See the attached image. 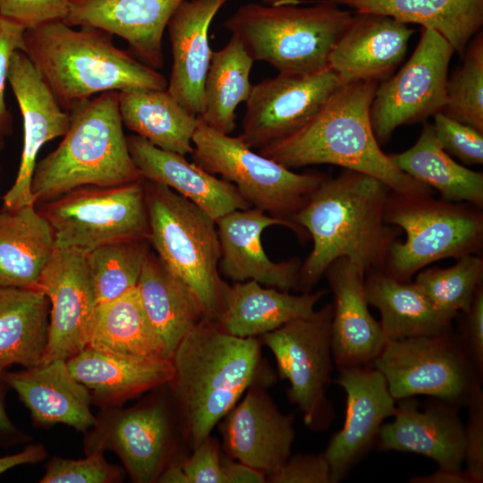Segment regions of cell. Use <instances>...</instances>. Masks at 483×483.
Wrapping results in <instances>:
<instances>
[{"label": "cell", "mask_w": 483, "mask_h": 483, "mask_svg": "<svg viewBox=\"0 0 483 483\" xmlns=\"http://www.w3.org/2000/svg\"><path fill=\"white\" fill-rule=\"evenodd\" d=\"M4 370L0 368V382L2 381L1 377ZM16 428L6 413L0 392V435L11 436L16 433Z\"/></svg>", "instance_id": "11a10c76"}, {"label": "cell", "mask_w": 483, "mask_h": 483, "mask_svg": "<svg viewBox=\"0 0 483 483\" xmlns=\"http://www.w3.org/2000/svg\"><path fill=\"white\" fill-rule=\"evenodd\" d=\"M458 410L439 401L421 411L413 397L400 399L394 421L380 427L378 449L419 453L434 460L438 468L462 470L464 424Z\"/></svg>", "instance_id": "cb8c5ba5"}, {"label": "cell", "mask_w": 483, "mask_h": 483, "mask_svg": "<svg viewBox=\"0 0 483 483\" xmlns=\"http://www.w3.org/2000/svg\"><path fill=\"white\" fill-rule=\"evenodd\" d=\"M87 346L119 355L165 359L163 343L145 314L136 288L97 305Z\"/></svg>", "instance_id": "8d00e7d4"}, {"label": "cell", "mask_w": 483, "mask_h": 483, "mask_svg": "<svg viewBox=\"0 0 483 483\" xmlns=\"http://www.w3.org/2000/svg\"><path fill=\"white\" fill-rule=\"evenodd\" d=\"M4 148V136L0 135V151ZM0 177H1V165H0Z\"/></svg>", "instance_id": "6f0895ef"}, {"label": "cell", "mask_w": 483, "mask_h": 483, "mask_svg": "<svg viewBox=\"0 0 483 483\" xmlns=\"http://www.w3.org/2000/svg\"><path fill=\"white\" fill-rule=\"evenodd\" d=\"M24 32L21 26L0 17V135L4 137L13 132V116L4 101L9 63L14 51L24 52Z\"/></svg>", "instance_id": "c3c4849f"}, {"label": "cell", "mask_w": 483, "mask_h": 483, "mask_svg": "<svg viewBox=\"0 0 483 483\" xmlns=\"http://www.w3.org/2000/svg\"><path fill=\"white\" fill-rule=\"evenodd\" d=\"M149 250L148 240H124L99 246L86 254L97 304L136 288Z\"/></svg>", "instance_id": "f35d334b"}, {"label": "cell", "mask_w": 483, "mask_h": 483, "mask_svg": "<svg viewBox=\"0 0 483 483\" xmlns=\"http://www.w3.org/2000/svg\"><path fill=\"white\" fill-rule=\"evenodd\" d=\"M186 0H71L64 21L93 27L127 41L133 55L157 70L164 64L163 35L179 5Z\"/></svg>", "instance_id": "44dd1931"}, {"label": "cell", "mask_w": 483, "mask_h": 483, "mask_svg": "<svg viewBox=\"0 0 483 483\" xmlns=\"http://www.w3.org/2000/svg\"><path fill=\"white\" fill-rule=\"evenodd\" d=\"M50 302L38 289L0 286V368L39 364L48 336Z\"/></svg>", "instance_id": "e575fe53"}, {"label": "cell", "mask_w": 483, "mask_h": 483, "mask_svg": "<svg viewBox=\"0 0 483 483\" xmlns=\"http://www.w3.org/2000/svg\"><path fill=\"white\" fill-rule=\"evenodd\" d=\"M469 416L464 424L465 471L473 483L483 481V392L479 389L467 405Z\"/></svg>", "instance_id": "bcb514c9"}, {"label": "cell", "mask_w": 483, "mask_h": 483, "mask_svg": "<svg viewBox=\"0 0 483 483\" xmlns=\"http://www.w3.org/2000/svg\"><path fill=\"white\" fill-rule=\"evenodd\" d=\"M221 469L225 483H266V475L225 453L221 454Z\"/></svg>", "instance_id": "f907efd6"}, {"label": "cell", "mask_w": 483, "mask_h": 483, "mask_svg": "<svg viewBox=\"0 0 483 483\" xmlns=\"http://www.w3.org/2000/svg\"><path fill=\"white\" fill-rule=\"evenodd\" d=\"M266 479L267 483H332L330 466L324 453L290 455Z\"/></svg>", "instance_id": "f6af8a7d"}, {"label": "cell", "mask_w": 483, "mask_h": 483, "mask_svg": "<svg viewBox=\"0 0 483 483\" xmlns=\"http://www.w3.org/2000/svg\"><path fill=\"white\" fill-rule=\"evenodd\" d=\"M414 32L390 16L356 13L329 57V68L342 85L384 80L404 60Z\"/></svg>", "instance_id": "7402d4cb"}, {"label": "cell", "mask_w": 483, "mask_h": 483, "mask_svg": "<svg viewBox=\"0 0 483 483\" xmlns=\"http://www.w3.org/2000/svg\"><path fill=\"white\" fill-rule=\"evenodd\" d=\"M333 303L307 318L292 320L258 336L275 356L280 378L290 383L287 397L303 414L304 424L323 430L334 418L326 390L333 369Z\"/></svg>", "instance_id": "7c38bea8"}, {"label": "cell", "mask_w": 483, "mask_h": 483, "mask_svg": "<svg viewBox=\"0 0 483 483\" xmlns=\"http://www.w3.org/2000/svg\"><path fill=\"white\" fill-rule=\"evenodd\" d=\"M161 483H189L182 467V462H176L166 466L158 477Z\"/></svg>", "instance_id": "db71d44e"}, {"label": "cell", "mask_w": 483, "mask_h": 483, "mask_svg": "<svg viewBox=\"0 0 483 483\" xmlns=\"http://www.w3.org/2000/svg\"><path fill=\"white\" fill-rule=\"evenodd\" d=\"M370 366L395 400L422 394L460 408L481 389L482 377L451 330L387 341Z\"/></svg>", "instance_id": "8fae6325"}, {"label": "cell", "mask_w": 483, "mask_h": 483, "mask_svg": "<svg viewBox=\"0 0 483 483\" xmlns=\"http://www.w3.org/2000/svg\"><path fill=\"white\" fill-rule=\"evenodd\" d=\"M335 383L346 393L343 427L324 452L332 483L342 480L377 441L383 421L394 416L395 399L383 374L372 366L342 368Z\"/></svg>", "instance_id": "d6986e66"}, {"label": "cell", "mask_w": 483, "mask_h": 483, "mask_svg": "<svg viewBox=\"0 0 483 483\" xmlns=\"http://www.w3.org/2000/svg\"><path fill=\"white\" fill-rule=\"evenodd\" d=\"M144 189L150 246L194 293L204 318L216 321L228 287L218 270L221 249L216 221L164 184L144 179Z\"/></svg>", "instance_id": "52a82bcc"}, {"label": "cell", "mask_w": 483, "mask_h": 483, "mask_svg": "<svg viewBox=\"0 0 483 483\" xmlns=\"http://www.w3.org/2000/svg\"><path fill=\"white\" fill-rule=\"evenodd\" d=\"M221 454L220 444L211 435L194 448L191 455L182 462L189 483H225Z\"/></svg>", "instance_id": "7dc6e473"}, {"label": "cell", "mask_w": 483, "mask_h": 483, "mask_svg": "<svg viewBox=\"0 0 483 483\" xmlns=\"http://www.w3.org/2000/svg\"><path fill=\"white\" fill-rule=\"evenodd\" d=\"M483 259L476 254L463 256L447 268L421 270L414 284L436 309L451 321L459 311L468 312L478 288L482 285Z\"/></svg>", "instance_id": "ab89813d"}, {"label": "cell", "mask_w": 483, "mask_h": 483, "mask_svg": "<svg viewBox=\"0 0 483 483\" xmlns=\"http://www.w3.org/2000/svg\"><path fill=\"white\" fill-rule=\"evenodd\" d=\"M216 225L221 249L219 263L225 276L236 282L255 280L284 292L296 289L301 263L296 258L272 261L264 250L261 234L271 225L288 227L301 238L305 230L255 208L232 211L216 220Z\"/></svg>", "instance_id": "ffe728a7"}, {"label": "cell", "mask_w": 483, "mask_h": 483, "mask_svg": "<svg viewBox=\"0 0 483 483\" xmlns=\"http://www.w3.org/2000/svg\"><path fill=\"white\" fill-rule=\"evenodd\" d=\"M62 141L37 162L31 192L36 205L82 186H114L141 178L123 130L118 91L75 105Z\"/></svg>", "instance_id": "5b68a950"}, {"label": "cell", "mask_w": 483, "mask_h": 483, "mask_svg": "<svg viewBox=\"0 0 483 483\" xmlns=\"http://www.w3.org/2000/svg\"><path fill=\"white\" fill-rule=\"evenodd\" d=\"M7 80L23 121V148L18 173L13 186L3 196V208L14 209L36 204L31 180L38 154L47 142L65 134L70 114L61 107L24 52L13 53Z\"/></svg>", "instance_id": "e0dca14e"}, {"label": "cell", "mask_w": 483, "mask_h": 483, "mask_svg": "<svg viewBox=\"0 0 483 483\" xmlns=\"http://www.w3.org/2000/svg\"><path fill=\"white\" fill-rule=\"evenodd\" d=\"M54 231L36 204L0 210V286L36 289L55 250Z\"/></svg>", "instance_id": "4dcf8cb0"}, {"label": "cell", "mask_w": 483, "mask_h": 483, "mask_svg": "<svg viewBox=\"0 0 483 483\" xmlns=\"http://www.w3.org/2000/svg\"><path fill=\"white\" fill-rule=\"evenodd\" d=\"M167 383L184 444L190 450L213 428L251 386H271L276 379L261 356L258 337L227 334L203 318L179 343Z\"/></svg>", "instance_id": "6da1fadb"}, {"label": "cell", "mask_w": 483, "mask_h": 483, "mask_svg": "<svg viewBox=\"0 0 483 483\" xmlns=\"http://www.w3.org/2000/svg\"><path fill=\"white\" fill-rule=\"evenodd\" d=\"M326 292L322 289L292 295L275 287H262L255 280L238 282L228 285L216 322L232 335L258 337L292 320L311 316Z\"/></svg>", "instance_id": "f1b7e54d"}, {"label": "cell", "mask_w": 483, "mask_h": 483, "mask_svg": "<svg viewBox=\"0 0 483 483\" xmlns=\"http://www.w3.org/2000/svg\"><path fill=\"white\" fill-rule=\"evenodd\" d=\"M219 421L224 453L266 477L291 455L294 416L283 413L263 386H251Z\"/></svg>", "instance_id": "ac0fdd59"}, {"label": "cell", "mask_w": 483, "mask_h": 483, "mask_svg": "<svg viewBox=\"0 0 483 483\" xmlns=\"http://www.w3.org/2000/svg\"><path fill=\"white\" fill-rule=\"evenodd\" d=\"M434 131L442 148L468 165L483 164V132L448 117L434 115Z\"/></svg>", "instance_id": "7bdbcfd3"}, {"label": "cell", "mask_w": 483, "mask_h": 483, "mask_svg": "<svg viewBox=\"0 0 483 483\" xmlns=\"http://www.w3.org/2000/svg\"><path fill=\"white\" fill-rule=\"evenodd\" d=\"M70 4L71 0H0V17L29 30L64 21Z\"/></svg>", "instance_id": "ee69618b"}, {"label": "cell", "mask_w": 483, "mask_h": 483, "mask_svg": "<svg viewBox=\"0 0 483 483\" xmlns=\"http://www.w3.org/2000/svg\"><path fill=\"white\" fill-rule=\"evenodd\" d=\"M24 53L61 107L107 91L166 89L165 77L118 48L113 35L93 27L74 30L53 21L25 30Z\"/></svg>", "instance_id": "277c9868"}, {"label": "cell", "mask_w": 483, "mask_h": 483, "mask_svg": "<svg viewBox=\"0 0 483 483\" xmlns=\"http://www.w3.org/2000/svg\"><path fill=\"white\" fill-rule=\"evenodd\" d=\"M253 62L233 35L222 49L212 52L204 83V110L199 116L205 124L227 135L234 131L236 107L251 91Z\"/></svg>", "instance_id": "74e56055"}, {"label": "cell", "mask_w": 483, "mask_h": 483, "mask_svg": "<svg viewBox=\"0 0 483 483\" xmlns=\"http://www.w3.org/2000/svg\"><path fill=\"white\" fill-rule=\"evenodd\" d=\"M192 144L193 163L233 183L250 207L284 221L293 223L292 216L326 178L322 174L294 173L200 119Z\"/></svg>", "instance_id": "9c48e42d"}, {"label": "cell", "mask_w": 483, "mask_h": 483, "mask_svg": "<svg viewBox=\"0 0 483 483\" xmlns=\"http://www.w3.org/2000/svg\"><path fill=\"white\" fill-rule=\"evenodd\" d=\"M123 124L165 151L182 156L193 151L192 136L199 117L189 113L166 89L118 91Z\"/></svg>", "instance_id": "d6a6232c"}, {"label": "cell", "mask_w": 483, "mask_h": 483, "mask_svg": "<svg viewBox=\"0 0 483 483\" xmlns=\"http://www.w3.org/2000/svg\"><path fill=\"white\" fill-rule=\"evenodd\" d=\"M334 293L332 355L338 369L370 366L387 340L369 313L364 293L365 272L342 257L325 274Z\"/></svg>", "instance_id": "603a6c76"}, {"label": "cell", "mask_w": 483, "mask_h": 483, "mask_svg": "<svg viewBox=\"0 0 483 483\" xmlns=\"http://www.w3.org/2000/svg\"><path fill=\"white\" fill-rule=\"evenodd\" d=\"M377 85H342L306 125L258 153L289 169L335 165L373 176L392 191L430 196L432 189L399 170L375 138L369 112Z\"/></svg>", "instance_id": "3957f363"}, {"label": "cell", "mask_w": 483, "mask_h": 483, "mask_svg": "<svg viewBox=\"0 0 483 483\" xmlns=\"http://www.w3.org/2000/svg\"><path fill=\"white\" fill-rule=\"evenodd\" d=\"M439 33L461 56L483 25V0H327Z\"/></svg>", "instance_id": "1f68e13d"}, {"label": "cell", "mask_w": 483, "mask_h": 483, "mask_svg": "<svg viewBox=\"0 0 483 483\" xmlns=\"http://www.w3.org/2000/svg\"><path fill=\"white\" fill-rule=\"evenodd\" d=\"M47 456L41 445H30L20 453L0 457V475L16 466L36 463Z\"/></svg>", "instance_id": "816d5d0a"}, {"label": "cell", "mask_w": 483, "mask_h": 483, "mask_svg": "<svg viewBox=\"0 0 483 483\" xmlns=\"http://www.w3.org/2000/svg\"><path fill=\"white\" fill-rule=\"evenodd\" d=\"M103 451L90 452L84 459L55 457L47 464L41 483H111L123 479V470L106 462Z\"/></svg>", "instance_id": "b9f144b4"}, {"label": "cell", "mask_w": 483, "mask_h": 483, "mask_svg": "<svg viewBox=\"0 0 483 483\" xmlns=\"http://www.w3.org/2000/svg\"><path fill=\"white\" fill-rule=\"evenodd\" d=\"M136 290L145 314L171 360L182 338L203 318L202 307L191 289L148 251Z\"/></svg>", "instance_id": "f546056e"}, {"label": "cell", "mask_w": 483, "mask_h": 483, "mask_svg": "<svg viewBox=\"0 0 483 483\" xmlns=\"http://www.w3.org/2000/svg\"><path fill=\"white\" fill-rule=\"evenodd\" d=\"M351 12L327 0L309 7L250 3L223 24L244 46L253 61L279 73H313L329 68V57L352 21Z\"/></svg>", "instance_id": "8992f818"}, {"label": "cell", "mask_w": 483, "mask_h": 483, "mask_svg": "<svg viewBox=\"0 0 483 483\" xmlns=\"http://www.w3.org/2000/svg\"><path fill=\"white\" fill-rule=\"evenodd\" d=\"M402 172L431 189L445 201L483 206V174L455 162L438 143L432 124H425L409 149L388 155Z\"/></svg>", "instance_id": "d590c367"}, {"label": "cell", "mask_w": 483, "mask_h": 483, "mask_svg": "<svg viewBox=\"0 0 483 483\" xmlns=\"http://www.w3.org/2000/svg\"><path fill=\"white\" fill-rule=\"evenodd\" d=\"M36 289L50 302L47 344L41 362L67 360L87 346L97 305L86 254L55 248Z\"/></svg>", "instance_id": "2e32d148"}, {"label": "cell", "mask_w": 483, "mask_h": 483, "mask_svg": "<svg viewBox=\"0 0 483 483\" xmlns=\"http://www.w3.org/2000/svg\"><path fill=\"white\" fill-rule=\"evenodd\" d=\"M453 53V47L439 33L422 28L410 59L377 87L369 114L379 145L386 142L397 127L424 122L442 112Z\"/></svg>", "instance_id": "4fadbf2b"}, {"label": "cell", "mask_w": 483, "mask_h": 483, "mask_svg": "<svg viewBox=\"0 0 483 483\" xmlns=\"http://www.w3.org/2000/svg\"><path fill=\"white\" fill-rule=\"evenodd\" d=\"M341 86L330 68L313 73H279L252 85L238 137L258 150L287 138L306 125Z\"/></svg>", "instance_id": "5bb4252c"}, {"label": "cell", "mask_w": 483, "mask_h": 483, "mask_svg": "<svg viewBox=\"0 0 483 483\" xmlns=\"http://www.w3.org/2000/svg\"><path fill=\"white\" fill-rule=\"evenodd\" d=\"M1 379L13 388L38 423L65 424L79 431L97 422L90 411L92 397L68 369L66 360H54L17 371H6Z\"/></svg>", "instance_id": "4316f807"}, {"label": "cell", "mask_w": 483, "mask_h": 483, "mask_svg": "<svg viewBox=\"0 0 483 483\" xmlns=\"http://www.w3.org/2000/svg\"><path fill=\"white\" fill-rule=\"evenodd\" d=\"M364 293L368 304L380 312V325L387 341L451 330L452 322L414 283L396 280L383 270H369L364 276Z\"/></svg>", "instance_id": "836d02e7"}, {"label": "cell", "mask_w": 483, "mask_h": 483, "mask_svg": "<svg viewBox=\"0 0 483 483\" xmlns=\"http://www.w3.org/2000/svg\"><path fill=\"white\" fill-rule=\"evenodd\" d=\"M170 410L161 401H148L129 409L114 410L97 419L85 440L86 453L111 450L123 462L135 483L157 482L174 462L175 426Z\"/></svg>", "instance_id": "9a60e30c"}, {"label": "cell", "mask_w": 483, "mask_h": 483, "mask_svg": "<svg viewBox=\"0 0 483 483\" xmlns=\"http://www.w3.org/2000/svg\"><path fill=\"white\" fill-rule=\"evenodd\" d=\"M227 0H186L167 24L173 66L166 90L189 113L199 116L204 110V83L212 51L209 25Z\"/></svg>", "instance_id": "d4e9b609"}, {"label": "cell", "mask_w": 483, "mask_h": 483, "mask_svg": "<svg viewBox=\"0 0 483 483\" xmlns=\"http://www.w3.org/2000/svg\"><path fill=\"white\" fill-rule=\"evenodd\" d=\"M131 157L142 178L164 184L188 199L215 221L250 205L231 182L134 134L126 136Z\"/></svg>", "instance_id": "484cf974"}, {"label": "cell", "mask_w": 483, "mask_h": 483, "mask_svg": "<svg viewBox=\"0 0 483 483\" xmlns=\"http://www.w3.org/2000/svg\"><path fill=\"white\" fill-rule=\"evenodd\" d=\"M411 483H473L470 476L462 470L438 468L428 476H416L410 479Z\"/></svg>", "instance_id": "f5cc1de1"}, {"label": "cell", "mask_w": 483, "mask_h": 483, "mask_svg": "<svg viewBox=\"0 0 483 483\" xmlns=\"http://www.w3.org/2000/svg\"><path fill=\"white\" fill-rule=\"evenodd\" d=\"M461 340L477 371L483 374V289L480 285L472 300Z\"/></svg>", "instance_id": "681fc988"}, {"label": "cell", "mask_w": 483, "mask_h": 483, "mask_svg": "<svg viewBox=\"0 0 483 483\" xmlns=\"http://www.w3.org/2000/svg\"><path fill=\"white\" fill-rule=\"evenodd\" d=\"M72 376L89 391L92 402L115 407L164 386L174 375L171 360L109 353L86 346L66 360Z\"/></svg>", "instance_id": "83f0119b"}, {"label": "cell", "mask_w": 483, "mask_h": 483, "mask_svg": "<svg viewBox=\"0 0 483 483\" xmlns=\"http://www.w3.org/2000/svg\"><path fill=\"white\" fill-rule=\"evenodd\" d=\"M36 206L54 231L56 248L87 254L114 242L149 241L142 177L114 186H82Z\"/></svg>", "instance_id": "30bf717a"}, {"label": "cell", "mask_w": 483, "mask_h": 483, "mask_svg": "<svg viewBox=\"0 0 483 483\" xmlns=\"http://www.w3.org/2000/svg\"><path fill=\"white\" fill-rule=\"evenodd\" d=\"M267 5H280V4H296L300 1L298 0H261Z\"/></svg>", "instance_id": "9f6ffc18"}, {"label": "cell", "mask_w": 483, "mask_h": 483, "mask_svg": "<svg viewBox=\"0 0 483 483\" xmlns=\"http://www.w3.org/2000/svg\"><path fill=\"white\" fill-rule=\"evenodd\" d=\"M463 63L446 82L442 113L483 132V33L469 42Z\"/></svg>", "instance_id": "60d3db41"}, {"label": "cell", "mask_w": 483, "mask_h": 483, "mask_svg": "<svg viewBox=\"0 0 483 483\" xmlns=\"http://www.w3.org/2000/svg\"><path fill=\"white\" fill-rule=\"evenodd\" d=\"M389 191L377 178L350 169L322 182L292 219L313 240L295 290L309 292L330 264L342 257L365 273L384 269L398 233L385 222Z\"/></svg>", "instance_id": "7a4b0ae2"}, {"label": "cell", "mask_w": 483, "mask_h": 483, "mask_svg": "<svg viewBox=\"0 0 483 483\" xmlns=\"http://www.w3.org/2000/svg\"><path fill=\"white\" fill-rule=\"evenodd\" d=\"M385 222L402 228L403 242L394 241L383 271L407 282L435 261L478 254L483 242V216L461 202L436 200L430 196L389 192Z\"/></svg>", "instance_id": "ba28073f"}]
</instances>
